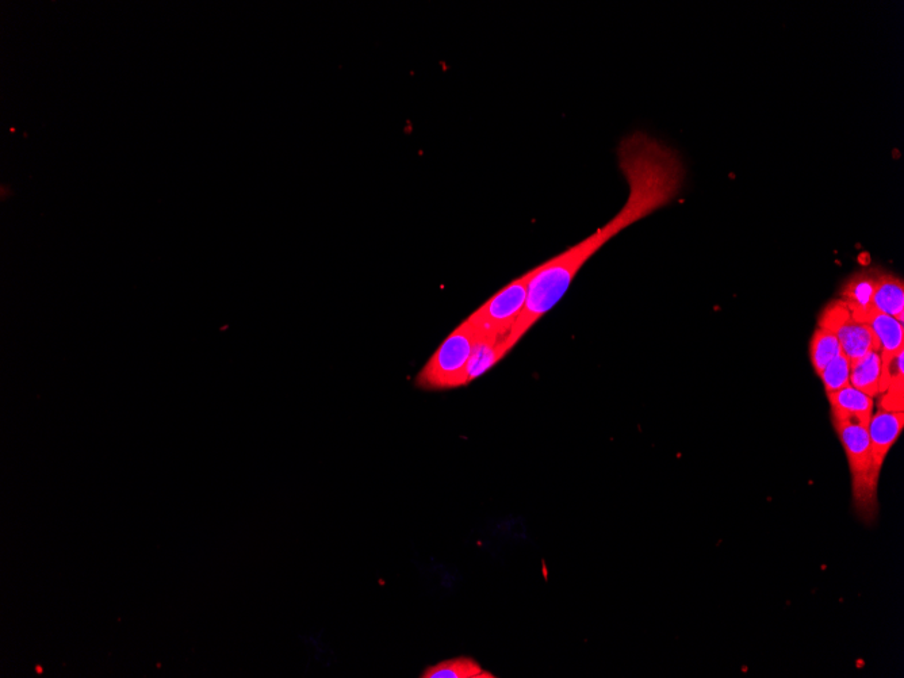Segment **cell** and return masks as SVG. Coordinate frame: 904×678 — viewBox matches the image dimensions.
Returning a JSON list of instances; mask_svg holds the SVG:
<instances>
[{
    "instance_id": "6da1fadb",
    "label": "cell",
    "mask_w": 904,
    "mask_h": 678,
    "mask_svg": "<svg viewBox=\"0 0 904 678\" xmlns=\"http://www.w3.org/2000/svg\"><path fill=\"white\" fill-rule=\"evenodd\" d=\"M619 166L630 186L626 205L588 239L532 268L526 305L507 339L505 351L523 339L565 297L584 264L628 226L664 208L680 193L685 178L677 153L649 134L634 133L620 143Z\"/></svg>"
},
{
    "instance_id": "7a4b0ae2",
    "label": "cell",
    "mask_w": 904,
    "mask_h": 678,
    "mask_svg": "<svg viewBox=\"0 0 904 678\" xmlns=\"http://www.w3.org/2000/svg\"><path fill=\"white\" fill-rule=\"evenodd\" d=\"M477 343V332L469 320L446 337L415 379L424 390L457 389L467 385V366Z\"/></svg>"
},
{
    "instance_id": "3957f363",
    "label": "cell",
    "mask_w": 904,
    "mask_h": 678,
    "mask_svg": "<svg viewBox=\"0 0 904 678\" xmlns=\"http://www.w3.org/2000/svg\"><path fill=\"white\" fill-rule=\"evenodd\" d=\"M833 424L848 458L854 504L864 516L873 515L877 508L879 477L873 469L868 424L846 417H833Z\"/></svg>"
},
{
    "instance_id": "277c9868",
    "label": "cell",
    "mask_w": 904,
    "mask_h": 678,
    "mask_svg": "<svg viewBox=\"0 0 904 678\" xmlns=\"http://www.w3.org/2000/svg\"><path fill=\"white\" fill-rule=\"evenodd\" d=\"M531 275L530 270L515 279L467 317L478 337L497 342L507 339L526 305Z\"/></svg>"
},
{
    "instance_id": "5b68a950",
    "label": "cell",
    "mask_w": 904,
    "mask_h": 678,
    "mask_svg": "<svg viewBox=\"0 0 904 678\" xmlns=\"http://www.w3.org/2000/svg\"><path fill=\"white\" fill-rule=\"evenodd\" d=\"M819 328L827 329L837 336L841 350L850 363L863 358L871 351H880L872 329L868 324L854 319L848 304L841 298L833 300L823 309L819 317Z\"/></svg>"
},
{
    "instance_id": "8992f818",
    "label": "cell",
    "mask_w": 904,
    "mask_h": 678,
    "mask_svg": "<svg viewBox=\"0 0 904 678\" xmlns=\"http://www.w3.org/2000/svg\"><path fill=\"white\" fill-rule=\"evenodd\" d=\"M904 428L903 412H888L879 409L873 413L868 424L869 442H871L873 469L877 477L883 469L888 452L898 442Z\"/></svg>"
},
{
    "instance_id": "52a82bcc",
    "label": "cell",
    "mask_w": 904,
    "mask_h": 678,
    "mask_svg": "<svg viewBox=\"0 0 904 678\" xmlns=\"http://www.w3.org/2000/svg\"><path fill=\"white\" fill-rule=\"evenodd\" d=\"M854 319L868 324L872 329L880 346L881 367L887 366L900 351L904 350V327L894 317L871 309Z\"/></svg>"
},
{
    "instance_id": "ba28073f",
    "label": "cell",
    "mask_w": 904,
    "mask_h": 678,
    "mask_svg": "<svg viewBox=\"0 0 904 678\" xmlns=\"http://www.w3.org/2000/svg\"><path fill=\"white\" fill-rule=\"evenodd\" d=\"M879 271L880 268H865V270L853 274L842 286L841 300L848 304L854 317L861 316L873 309V293H875Z\"/></svg>"
},
{
    "instance_id": "9c48e42d",
    "label": "cell",
    "mask_w": 904,
    "mask_h": 678,
    "mask_svg": "<svg viewBox=\"0 0 904 678\" xmlns=\"http://www.w3.org/2000/svg\"><path fill=\"white\" fill-rule=\"evenodd\" d=\"M873 309L904 323V285L894 274L880 270L873 293Z\"/></svg>"
},
{
    "instance_id": "30bf717a",
    "label": "cell",
    "mask_w": 904,
    "mask_h": 678,
    "mask_svg": "<svg viewBox=\"0 0 904 678\" xmlns=\"http://www.w3.org/2000/svg\"><path fill=\"white\" fill-rule=\"evenodd\" d=\"M831 405V416L846 417L869 424V420L875 413V401L868 394L854 389L853 386L838 390L827 396Z\"/></svg>"
},
{
    "instance_id": "8fae6325",
    "label": "cell",
    "mask_w": 904,
    "mask_h": 678,
    "mask_svg": "<svg viewBox=\"0 0 904 678\" xmlns=\"http://www.w3.org/2000/svg\"><path fill=\"white\" fill-rule=\"evenodd\" d=\"M881 356L880 351H871L856 362L850 363V386L869 397L880 394Z\"/></svg>"
},
{
    "instance_id": "7c38bea8",
    "label": "cell",
    "mask_w": 904,
    "mask_h": 678,
    "mask_svg": "<svg viewBox=\"0 0 904 678\" xmlns=\"http://www.w3.org/2000/svg\"><path fill=\"white\" fill-rule=\"evenodd\" d=\"M507 355L503 347V340L497 342V340L477 336L476 347H474L469 366H467V385L473 382L474 379L488 373L492 367L496 366Z\"/></svg>"
},
{
    "instance_id": "4fadbf2b",
    "label": "cell",
    "mask_w": 904,
    "mask_h": 678,
    "mask_svg": "<svg viewBox=\"0 0 904 678\" xmlns=\"http://www.w3.org/2000/svg\"><path fill=\"white\" fill-rule=\"evenodd\" d=\"M421 678H494L492 673L482 669L477 661L469 657L454 658L439 662L424 670Z\"/></svg>"
},
{
    "instance_id": "5bb4252c",
    "label": "cell",
    "mask_w": 904,
    "mask_h": 678,
    "mask_svg": "<svg viewBox=\"0 0 904 678\" xmlns=\"http://www.w3.org/2000/svg\"><path fill=\"white\" fill-rule=\"evenodd\" d=\"M842 352L837 336L827 329L818 328L811 337L810 358L818 377L835 356Z\"/></svg>"
},
{
    "instance_id": "9a60e30c",
    "label": "cell",
    "mask_w": 904,
    "mask_h": 678,
    "mask_svg": "<svg viewBox=\"0 0 904 678\" xmlns=\"http://www.w3.org/2000/svg\"><path fill=\"white\" fill-rule=\"evenodd\" d=\"M819 377L825 386L827 396L846 388L850 385V360L846 358L844 352H841L831 360Z\"/></svg>"
}]
</instances>
